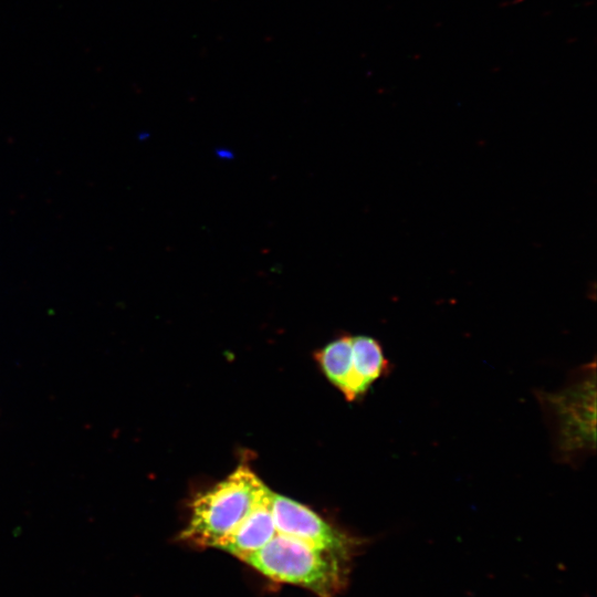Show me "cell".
I'll return each mask as SVG.
<instances>
[{
  "instance_id": "cell-1",
  "label": "cell",
  "mask_w": 597,
  "mask_h": 597,
  "mask_svg": "<svg viewBox=\"0 0 597 597\" xmlns=\"http://www.w3.org/2000/svg\"><path fill=\"white\" fill-rule=\"evenodd\" d=\"M241 561L274 582L304 587L318 597H336L347 584L352 559L276 533Z\"/></svg>"
},
{
  "instance_id": "cell-2",
  "label": "cell",
  "mask_w": 597,
  "mask_h": 597,
  "mask_svg": "<svg viewBox=\"0 0 597 597\" xmlns=\"http://www.w3.org/2000/svg\"><path fill=\"white\" fill-rule=\"evenodd\" d=\"M269 488L244 463L217 485L199 494L179 538L199 547L217 548L249 515Z\"/></svg>"
},
{
  "instance_id": "cell-3",
  "label": "cell",
  "mask_w": 597,
  "mask_h": 597,
  "mask_svg": "<svg viewBox=\"0 0 597 597\" xmlns=\"http://www.w3.org/2000/svg\"><path fill=\"white\" fill-rule=\"evenodd\" d=\"M552 416L556 446L563 459L594 451L596 447V377L595 368L556 392L538 396Z\"/></svg>"
},
{
  "instance_id": "cell-4",
  "label": "cell",
  "mask_w": 597,
  "mask_h": 597,
  "mask_svg": "<svg viewBox=\"0 0 597 597\" xmlns=\"http://www.w3.org/2000/svg\"><path fill=\"white\" fill-rule=\"evenodd\" d=\"M271 506L276 533L352 559L360 541L335 528L301 503L273 493Z\"/></svg>"
},
{
  "instance_id": "cell-5",
  "label": "cell",
  "mask_w": 597,
  "mask_h": 597,
  "mask_svg": "<svg viewBox=\"0 0 597 597\" xmlns=\"http://www.w3.org/2000/svg\"><path fill=\"white\" fill-rule=\"evenodd\" d=\"M271 495L272 491L268 489L249 515L217 548L242 559L263 547L276 534Z\"/></svg>"
},
{
  "instance_id": "cell-6",
  "label": "cell",
  "mask_w": 597,
  "mask_h": 597,
  "mask_svg": "<svg viewBox=\"0 0 597 597\" xmlns=\"http://www.w3.org/2000/svg\"><path fill=\"white\" fill-rule=\"evenodd\" d=\"M353 395H364L370 385L388 371L380 344L369 336L352 337Z\"/></svg>"
},
{
  "instance_id": "cell-7",
  "label": "cell",
  "mask_w": 597,
  "mask_h": 597,
  "mask_svg": "<svg viewBox=\"0 0 597 597\" xmlns=\"http://www.w3.org/2000/svg\"><path fill=\"white\" fill-rule=\"evenodd\" d=\"M327 378L344 394L348 400L353 395L352 337L338 338L316 354Z\"/></svg>"
}]
</instances>
